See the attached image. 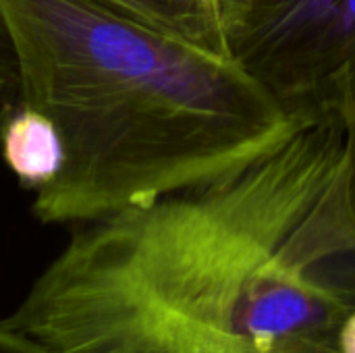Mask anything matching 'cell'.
Returning <instances> with one entry per match:
<instances>
[{
	"label": "cell",
	"mask_w": 355,
	"mask_h": 353,
	"mask_svg": "<svg viewBox=\"0 0 355 353\" xmlns=\"http://www.w3.org/2000/svg\"><path fill=\"white\" fill-rule=\"evenodd\" d=\"M355 310L345 125L83 223L4 318L48 353H341Z\"/></svg>",
	"instance_id": "1"
},
{
	"label": "cell",
	"mask_w": 355,
	"mask_h": 353,
	"mask_svg": "<svg viewBox=\"0 0 355 353\" xmlns=\"http://www.w3.org/2000/svg\"><path fill=\"white\" fill-rule=\"evenodd\" d=\"M23 104L58 129L64 164L35 193L48 225L92 223L214 181L302 121L233 60L187 48L98 0H0Z\"/></svg>",
	"instance_id": "2"
},
{
	"label": "cell",
	"mask_w": 355,
	"mask_h": 353,
	"mask_svg": "<svg viewBox=\"0 0 355 353\" xmlns=\"http://www.w3.org/2000/svg\"><path fill=\"white\" fill-rule=\"evenodd\" d=\"M231 60L297 119L355 106V0H218Z\"/></svg>",
	"instance_id": "3"
},
{
	"label": "cell",
	"mask_w": 355,
	"mask_h": 353,
	"mask_svg": "<svg viewBox=\"0 0 355 353\" xmlns=\"http://www.w3.org/2000/svg\"><path fill=\"white\" fill-rule=\"evenodd\" d=\"M202 54L231 60L218 0H98Z\"/></svg>",
	"instance_id": "4"
},
{
	"label": "cell",
	"mask_w": 355,
	"mask_h": 353,
	"mask_svg": "<svg viewBox=\"0 0 355 353\" xmlns=\"http://www.w3.org/2000/svg\"><path fill=\"white\" fill-rule=\"evenodd\" d=\"M0 154L19 185L35 193L48 187L64 164V148L56 125L25 104L6 119L0 133Z\"/></svg>",
	"instance_id": "5"
},
{
	"label": "cell",
	"mask_w": 355,
	"mask_h": 353,
	"mask_svg": "<svg viewBox=\"0 0 355 353\" xmlns=\"http://www.w3.org/2000/svg\"><path fill=\"white\" fill-rule=\"evenodd\" d=\"M23 104L21 60L8 19L0 6V133L6 119Z\"/></svg>",
	"instance_id": "6"
},
{
	"label": "cell",
	"mask_w": 355,
	"mask_h": 353,
	"mask_svg": "<svg viewBox=\"0 0 355 353\" xmlns=\"http://www.w3.org/2000/svg\"><path fill=\"white\" fill-rule=\"evenodd\" d=\"M0 353H48L25 333L12 329L4 320L0 322Z\"/></svg>",
	"instance_id": "7"
},
{
	"label": "cell",
	"mask_w": 355,
	"mask_h": 353,
	"mask_svg": "<svg viewBox=\"0 0 355 353\" xmlns=\"http://www.w3.org/2000/svg\"><path fill=\"white\" fill-rule=\"evenodd\" d=\"M345 125V144H347V162H349V191L355 208V106L343 117Z\"/></svg>",
	"instance_id": "8"
},
{
	"label": "cell",
	"mask_w": 355,
	"mask_h": 353,
	"mask_svg": "<svg viewBox=\"0 0 355 353\" xmlns=\"http://www.w3.org/2000/svg\"><path fill=\"white\" fill-rule=\"evenodd\" d=\"M339 350L341 353H355V310L345 318L339 333Z\"/></svg>",
	"instance_id": "9"
}]
</instances>
